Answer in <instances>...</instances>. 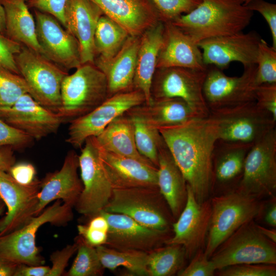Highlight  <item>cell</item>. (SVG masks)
Here are the masks:
<instances>
[{
	"label": "cell",
	"mask_w": 276,
	"mask_h": 276,
	"mask_svg": "<svg viewBox=\"0 0 276 276\" xmlns=\"http://www.w3.org/2000/svg\"><path fill=\"white\" fill-rule=\"evenodd\" d=\"M158 129L197 201L209 199L213 187V153L218 140L214 121L209 116Z\"/></svg>",
	"instance_id": "1"
},
{
	"label": "cell",
	"mask_w": 276,
	"mask_h": 276,
	"mask_svg": "<svg viewBox=\"0 0 276 276\" xmlns=\"http://www.w3.org/2000/svg\"><path fill=\"white\" fill-rule=\"evenodd\" d=\"M253 14L243 0H201L196 8L172 22L198 44L206 39L242 32Z\"/></svg>",
	"instance_id": "2"
},
{
	"label": "cell",
	"mask_w": 276,
	"mask_h": 276,
	"mask_svg": "<svg viewBox=\"0 0 276 276\" xmlns=\"http://www.w3.org/2000/svg\"><path fill=\"white\" fill-rule=\"evenodd\" d=\"M73 206L56 200L21 228L0 236V258L16 264L38 266L44 260L36 246V234L45 223L63 226L73 219Z\"/></svg>",
	"instance_id": "3"
},
{
	"label": "cell",
	"mask_w": 276,
	"mask_h": 276,
	"mask_svg": "<svg viewBox=\"0 0 276 276\" xmlns=\"http://www.w3.org/2000/svg\"><path fill=\"white\" fill-rule=\"evenodd\" d=\"M61 107L57 113L62 122H69L90 112L107 98L104 74L92 63L82 64L63 79Z\"/></svg>",
	"instance_id": "4"
},
{
	"label": "cell",
	"mask_w": 276,
	"mask_h": 276,
	"mask_svg": "<svg viewBox=\"0 0 276 276\" xmlns=\"http://www.w3.org/2000/svg\"><path fill=\"white\" fill-rule=\"evenodd\" d=\"M211 202V218L204 249L209 258L238 228L257 217L262 207L258 197L238 188L214 197Z\"/></svg>",
	"instance_id": "5"
},
{
	"label": "cell",
	"mask_w": 276,
	"mask_h": 276,
	"mask_svg": "<svg viewBox=\"0 0 276 276\" xmlns=\"http://www.w3.org/2000/svg\"><path fill=\"white\" fill-rule=\"evenodd\" d=\"M104 211L127 215L145 226L171 229L175 221L158 187L113 189Z\"/></svg>",
	"instance_id": "6"
},
{
	"label": "cell",
	"mask_w": 276,
	"mask_h": 276,
	"mask_svg": "<svg viewBox=\"0 0 276 276\" xmlns=\"http://www.w3.org/2000/svg\"><path fill=\"white\" fill-rule=\"evenodd\" d=\"M15 61L28 86V94L41 105L57 113L61 105L62 82L68 73L42 55L22 45L15 56Z\"/></svg>",
	"instance_id": "7"
},
{
	"label": "cell",
	"mask_w": 276,
	"mask_h": 276,
	"mask_svg": "<svg viewBox=\"0 0 276 276\" xmlns=\"http://www.w3.org/2000/svg\"><path fill=\"white\" fill-rule=\"evenodd\" d=\"M210 259L218 270L241 264L275 265V243L263 236L252 220L234 232Z\"/></svg>",
	"instance_id": "8"
},
{
	"label": "cell",
	"mask_w": 276,
	"mask_h": 276,
	"mask_svg": "<svg viewBox=\"0 0 276 276\" xmlns=\"http://www.w3.org/2000/svg\"><path fill=\"white\" fill-rule=\"evenodd\" d=\"M215 123L218 140L253 144L275 128L272 116L255 101L234 107L210 111Z\"/></svg>",
	"instance_id": "9"
},
{
	"label": "cell",
	"mask_w": 276,
	"mask_h": 276,
	"mask_svg": "<svg viewBox=\"0 0 276 276\" xmlns=\"http://www.w3.org/2000/svg\"><path fill=\"white\" fill-rule=\"evenodd\" d=\"M78 159L83 189L74 207L79 214L91 218L107 205L113 188L101 161L94 137L85 140Z\"/></svg>",
	"instance_id": "10"
},
{
	"label": "cell",
	"mask_w": 276,
	"mask_h": 276,
	"mask_svg": "<svg viewBox=\"0 0 276 276\" xmlns=\"http://www.w3.org/2000/svg\"><path fill=\"white\" fill-rule=\"evenodd\" d=\"M206 71L181 67L156 68L150 89L152 100L179 98L201 117H209L203 95Z\"/></svg>",
	"instance_id": "11"
},
{
	"label": "cell",
	"mask_w": 276,
	"mask_h": 276,
	"mask_svg": "<svg viewBox=\"0 0 276 276\" xmlns=\"http://www.w3.org/2000/svg\"><path fill=\"white\" fill-rule=\"evenodd\" d=\"M237 188L257 197L274 195L276 190L275 128L252 145L246 155Z\"/></svg>",
	"instance_id": "12"
},
{
	"label": "cell",
	"mask_w": 276,
	"mask_h": 276,
	"mask_svg": "<svg viewBox=\"0 0 276 276\" xmlns=\"http://www.w3.org/2000/svg\"><path fill=\"white\" fill-rule=\"evenodd\" d=\"M257 65L244 67L239 77H230L222 70L209 65L203 85V95L210 111L255 101Z\"/></svg>",
	"instance_id": "13"
},
{
	"label": "cell",
	"mask_w": 276,
	"mask_h": 276,
	"mask_svg": "<svg viewBox=\"0 0 276 276\" xmlns=\"http://www.w3.org/2000/svg\"><path fill=\"white\" fill-rule=\"evenodd\" d=\"M145 101L143 93L137 89L107 98L90 112L70 122L66 142L75 148L82 147L87 139L98 136L116 118Z\"/></svg>",
	"instance_id": "14"
},
{
	"label": "cell",
	"mask_w": 276,
	"mask_h": 276,
	"mask_svg": "<svg viewBox=\"0 0 276 276\" xmlns=\"http://www.w3.org/2000/svg\"><path fill=\"white\" fill-rule=\"evenodd\" d=\"M106 219L109 228L104 245L121 251H139L150 252L165 245L172 237L171 229L161 231L151 228L138 223L130 217L118 213L101 211Z\"/></svg>",
	"instance_id": "15"
},
{
	"label": "cell",
	"mask_w": 276,
	"mask_h": 276,
	"mask_svg": "<svg viewBox=\"0 0 276 276\" xmlns=\"http://www.w3.org/2000/svg\"><path fill=\"white\" fill-rule=\"evenodd\" d=\"M212 214L211 199L198 202L187 185L186 205L172 224L173 235L165 244H178L185 249L186 258L191 259L204 247Z\"/></svg>",
	"instance_id": "16"
},
{
	"label": "cell",
	"mask_w": 276,
	"mask_h": 276,
	"mask_svg": "<svg viewBox=\"0 0 276 276\" xmlns=\"http://www.w3.org/2000/svg\"><path fill=\"white\" fill-rule=\"evenodd\" d=\"M40 183L36 178L30 185H21L0 170V197L7 209L0 219V236L21 228L36 216Z\"/></svg>",
	"instance_id": "17"
},
{
	"label": "cell",
	"mask_w": 276,
	"mask_h": 276,
	"mask_svg": "<svg viewBox=\"0 0 276 276\" xmlns=\"http://www.w3.org/2000/svg\"><path fill=\"white\" fill-rule=\"evenodd\" d=\"M261 39L259 34L252 30L206 39L198 45L204 64L223 70L235 61L241 63L243 67L256 64Z\"/></svg>",
	"instance_id": "18"
},
{
	"label": "cell",
	"mask_w": 276,
	"mask_h": 276,
	"mask_svg": "<svg viewBox=\"0 0 276 276\" xmlns=\"http://www.w3.org/2000/svg\"><path fill=\"white\" fill-rule=\"evenodd\" d=\"M38 41L47 59L69 70L81 65L76 38L53 16L34 9Z\"/></svg>",
	"instance_id": "19"
},
{
	"label": "cell",
	"mask_w": 276,
	"mask_h": 276,
	"mask_svg": "<svg viewBox=\"0 0 276 276\" xmlns=\"http://www.w3.org/2000/svg\"><path fill=\"white\" fill-rule=\"evenodd\" d=\"M0 118L37 140L56 133L63 123L57 113L41 105L28 93L12 105L0 107Z\"/></svg>",
	"instance_id": "20"
},
{
	"label": "cell",
	"mask_w": 276,
	"mask_h": 276,
	"mask_svg": "<svg viewBox=\"0 0 276 276\" xmlns=\"http://www.w3.org/2000/svg\"><path fill=\"white\" fill-rule=\"evenodd\" d=\"M78 168V155L74 151H70L60 169L48 173L41 180L36 216L56 200L74 207L83 189Z\"/></svg>",
	"instance_id": "21"
},
{
	"label": "cell",
	"mask_w": 276,
	"mask_h": 276,
	"mask_svg": "<svg viewBox=\"0 0 276 276\" xmlns=\"http://www.w3.org/2000/svg\"><path fill=\"white\" fill-rule=\"evenodd\" d=\"M98 148L101 161L113 189L158 187L157 168L153 164Z\"/></svg>",
	"instance_id": "22"
},
{
	"label": "cell",
	"mask_w": 276,
	"mask_h": 276,
	"mask_svg": "<svg viewBox=\"0 0 276 276\" xmlns=\"http://www.w3.org/2000/svg\"><path fill=\"white\" fill-rule=\"evenodd\" d=\"M103 14L100 8L91 0L66 1L65 29L78 41L81 64L94 63L95 33L98 20Z\"/></svg>",
	"instance_id": "23"
},
{
	"label": "cell",
	"mask_w": 276,
	"mask_h": 276,
	"mask_svg": "<svg viewBox=\"0 0 276 276\" xmlns=\"http://www.w3.org/2000/svg\"><path fill=\"white\" fill-rule=\"evenodd\" d=\"M164 25L163 40L156 68L181 67L206 70L208 66L203 62L198 44L172 22H165Z\"/></svg>",
	"instance_id": "24"
},
{
	"label": "cell",
	"mask_w": 276,
	"mask_h": 276,
	"mask_svg": "<svg viewBox=\"0 0 276 276\" xmlns=\"http://www.w3.org/2000/svg\"><path fill=\"white\" fill-rule=\"evenodd\" d=\"M130 36H141L160 20L149 0H91Z\"/></svg>",
	"instance_id": "25"
},
{
	"label": "cell",
	"mask_w": 276,
	"mask_h": 276,
	"mask_svg": "<svg viewBox=\"0 0 276 276\" xmlns=\"http://www.w3.org/2000/svg\"><path fill=\"white\" fill-rule=\"evenodd\" d=\"M140 36L129 35L120 51L107 59L96 57L95 65L105 75L107 84V98L131 90L135 74Z\"/></svg>",
	"instance_id": "26"
},
{
	"label": "cell",
	"mask_w": 276,
	"mask_h": 276,
	"mask_svg": "<svg viewBox=\"0 0 276 276\" xmlns=\"http://www.w3.org/2000/svg\"><path fill=\"white\" fill-rule=\"evenodd\" d=\"M157 186L175 221L187 199V184L165 142L158 151Z\"/></svg>",
	"instance_id": "27"
},
{
	"label": "cell",
	"mask_w": 276,
	"mask_h": 276,
	"mask_svg": "<svg viewBox=\"0 0 276 276\" xmlns=\"http://www.w3.org/2000/svg\"><path fill=\"white\" fill-rule=\"evenodd\" d=\"M164 29V23L159 21L147 29L140 36L133 89L139 90L143 93L146 104L152 101L150 89L156 69L159 52L163 43Z\"/></svg>",
	"instance_id": "28"
},
{
	"label": "cell",
	"mask_w": 276,
	"mask_h": 276,
	"mask_svg": "<svg viewBox=\"0 0 276 276\" xmlns=\"http://www.w3.org/2000/svg\"><path fill=\"white\" fill-rule=\"evenodd\" d=\"M126 113L139 118L157 129L181 124L200 116L183 100L179 98L152 100L129 109Z\"/></svg>",
	"instance_id": "29"
},
{
	"label": "cell",
	"mask_w": 276,
	"mask_h": 276,
	"mask_svg": "<svg viewBox=\"0 0 276 276\" xmlns=\"http://www.w3.org/2000/svg\"><path fill=\"white\" fill-rule=\"evenodd\" d=\"M26 1L1 0L5 12V35L43 55L37 39L35 21Z\"/></svg>",
	"instance_id": "30"
},
{
	"label": "cell",
	"mask_w": 276,
	"mask_h": 276,
	"mask_svg": "<svg viewBox=\"0 0 276 276\" xmlns=\"http://www.w3.org/2000/svg\"><path fill=\"white\" fill-rule=\"evenodd\" d=\"M252 144L217 140L213 153V186L240 179L246 155Z\"/></svg>",
	"instance_id": "31"
},
{
	"label": "cell",
	"mask_w": 276,
	"mask_h": 276,
	"mask_svg": "<svg viewBox=\"0 0 276 276\" xmlns=\"http://www.w3.org/2000/svg\"><path fill=\"white\" fill-rule=\"evenodd\" d=\"M94 137L98 146L103 150L152 164L137 150L134 123L126 112L113 120L100 134Z\"/></svg>",
	"instance_id": "32"
},
{
	"label": "cell",
	"mask_w": 276,
	"mask_h": 276,
	"mask_svg": "<svg viewBox=\"0 0 276 276\" xmlns=\"http://www.w3.org/2000/svg\"><path fill=\"white\" fill-rule=\"evenodd\" d=\"M129 36L119 24L102 15L98 20L94 36L96 57L107 59L113 57Z\"/></svg>",
	"instance_id": "33"
},
{
	"label": "cell",
	"mask_w": 276,
	"mask_h": 276,
	"mask_svg": "<svg viewBox=\"0 0 276 276\" xmlns=\"http://www.w3.org/2000/svg\"><path fill=\"white\" fill-rule=\"evenodd\" d=\"M101 263L105 269L114 270L123 267L133 275L149 276L147 268L148 252L121 251L105 245L96 247Z\"/></svg>",
	"instance_id": "34"
},
{
	"label": "cell",
	"mask_w": 276,
	"mask_h": 276,
	"mask_svg": "<svg viewBox=\"0 0 276 276\" xmlns=\"http://www.w3.org/2000/svg\"><path fill=\"white\" fill-rule=\"evenodd\" d=\"M186 252L178 244H165L148 252L149 276H171L183 268Z\"/></svg>",
	"instance_id": "35"
},
{
	"label": "cell",
	"mask_w": 276,
	"mask_h": 276,
	"mask_svg": "<svg viewBox=\"0 0 276 276\" xmlns=\"http://www.w3.org/2000/svg\"><path fill=\"white\" fill-rule=\"evenodd\" d=\"M130 117L134 123L135 141L137 150L157 168L159 149L165 142L163 137L157 128L139 118Z\"/></svg>",
	"instance_id": "36"
},
{
	"label": "cell",
	"mask_w": 276,
	"mask_h": 276,
	"mask_svg": "<svg viewBox=\"0 0 276 276\" xmlns=\"http://www.w3.org/2000/svg\"><path fill=\"white\" fill-rule=\"evenodd\" d=\"M76 239L79 243L77 255L65 275H102L105 268L101 263L96 247L87 244L79 236Z\"/></svg>",
	"instance_id": "37"
},
{
	"label": "cell",
	"mask_w": 276,
	"mask_h": 276,
	"mask_svg": "<svg viewBox=\"0 0 276 276\" xmlns=\"http://www.w3.org/2000/svg\"><path fill=\"white\" fill-rule=\"evenodd\" d=\"M28 92V86L20 75L0 66V107L12 105Z\"/></svg>",
	"instance_id": "38"
},
{
	"label": "cell",
	"mask_w": 276,
	"mask_h": 276,
	"mask_svg": "<svg viewBox=\"0 0 276 276\" xmlns=\"http://www.w3.org/2000/svg\"><path fill=\"white\" fill-rule=\"evenodd\" d=\"M256 65L257 85L276 83V49L262 38L259 44Z\"/></svg>",
	"instance_id": "39"
},
{
	"label": "cell",
	"mask_w": 276,
	"mask_h": 276,
	"mask_svg": "<svg viewBox=\"0 0 276 276\" xmlns=\"http://www.w3.org/2000/svg\"><path fill=\"white\" fill-rule=\"evenodd\" d=\"M155 8L160 20L173 22L182 15L196 8L201 0H149Z\"/></svg>",
	"instance_id": "40"
},
{
	"label": "cell",
	"mask_w": 276,
	"mask_h": 276,
	"mask_svg": "<svg viewBox=\"0 0 276 276\" xmlns=\"http://www.w3.org/2000/svg\"><path fill=\"white\" fill-rule=\"evenodd\" d=\"M220 276H275L274 264H241L219 270Z\"/></svg>",
	"instance_id": "41"
},
{
	"label": "cell",
	"mask_w": 276,
	"mask_h": 276,
	"mask_svg": "<svg viewBox=\"0 0 276 276\" xmlns=\"http://www.w3.org/2000/svg\"><path fill=\"white\" fill-rule=\"evenodd\" d=\"M34 139L24 132L12 127L0 118V148L10 146L24 149L30 146Z\"/></svg>",
	"instance_id": "42"
},
{
	"label": "cell",
	"mask_w": 276,
	"mask_h": 276,
	"mask_svg": "<svg viewBox=\"0 0 276 276\" xmlns=\"http://www.w3.org/2000/svg\"><path fill=\"white\" fill-rule=\"evenodd\" d=\"M191 261L185 268L177 274L178 276H212L216 269L213 262L208 257L203 249L199 250L191 259Z\"/></svg>",
	"instance_id": "43"
},
{
	"label": "cell",
	"mask_w": 276,
	"mask_h": 276,
	"mask_svg": "<svg viewBox=\"0 0 276 276\" xmlns=\"http://www.w3.org/2000/svg\"><path fill=\"white\" fill-rule=\"evenodd\" d=\"M21 45L0 32V66L19 74L15 56L20 51Z\"/></svg>",
	"instance_id": "44"
},
{
	"label": "cell",
	"mask_w": 276,
	"mask_h": 276,
	"mask_svg": "<svg viewBox=\"0 0 276 276\" xmlns=\"http://www.w3.org/2000/svg\"><path fill=\"white\" fill-rule=\"evenodd\" d=\"M255 101L276 121V83L257 85L255 90Z\"/></svg>",
	"instance_id": "45"
},
{
	"label": "cell",
	"mask_w": 276,
	"mask_h": 276,
	"mask_svg": "<svg viewBox=\"0 0 276 276\" xmlns=\"http://www.w3.org/2000/svg\"><path fill=\"white\" fill-rule=\"evenodd\" d=\"M245 6L253 12H258L267 21L272 36V47L276 49V5L264 0H251Z\"/></svg>",
	"instance_id": "46"
},
{
	"label": "cell",
	"mask_w": 276,
	"mask_h": 276,
	"mask_svg": "<svg viewBox=\"0 0 276 276\" xmlns=\"http://www.w3.org/2000/svg\"><path fill=\"white\" fill-rule=\"evenodd\" d=\"M78 245V241L76 238L73 244L67 245L62 249L53 252L50 256L52 266L48 276L62 275L71 258L77 252Z\"/></svg>",
	"instance_id": "47"
},
{
	"label": "cell",
	"mask_w": 276,
	"mask_h": 276,
	"mask_svg": "<svg viewBox=\"0 0 276 276\" xmlns=\"http://www.w3.org/2000/svg\"><path fill=\"white\" fill-rule=\"evenodd\" d=\"M66 0H27L29 7L48 13L57 19L65 28Z\"/></svg>",
	"instance_id": "48"
},
{
	"label": "cell",
	"mask_w": 276,
	"mask_h": 276,
	"mask_svg": "<svg viewBox=\"0 0 276 276\" xmlns=\"http://www.w3.org/2000/svg\"><path fill=\"white\" fill-rule=\"evenodd\" d=\"M8 172L15 181L23 185H30L36 179L35 168L29 163L14 164Z\"/></svg>",
	"instance_id": "49"
},
{
	"label": "cell",
	"mask_w": 276,
	"mask_h": 276,
	"mask_svg": "<svg viewBox=\"0 0 276 276\" xmlns=\"http://www.w3.org/2000/svg\"><path fill=\"white\" fill-rule=\"evenodd\" d=\"M79 236L88 245L96 247L104 245L107 239L108 232L86 225H78Z\"/></svg>",
	"instance_id": "50"
},
{
	"label": "cell",
	"mask_w": 276,
	"mask_h": 276,
	"mask_svg": "<svg viewBox=\"0 0 276 276\" xmlns=\"http://www.w3.org/2000/svg\"><path fill=\"white\" fill-rule=\"evenodd\" d=\"M51 267L49 266L18 264L13 276H48Z\"/></svg>",
	"instance_id": "51"
},
{
	"label": "cell",
	"mask_w": 276,
	"mask_h": 276,
	"mask_svg": "<svg viewBox=\"0 0 276 276\" xmlns=\"http://www.w3.org/2000/svg\"><path fill=\"white\" fill-rule=\"evenodd\" d=\"M13 149L10 146L0 148V170L8 172L15 164V158Z\"/></svg>",
	"instance_id": "52"
},
{
	"label": "cell",
	"mask_w": 276,
	"mask_h": 276,
	"mask_svg": "<svg viewBox=\"0 0 276 276\" xmlns=\"http://www.w3.org/2000/svg\"><path fill=\"white\" fill-rule=\"evenodd\" d=\"M17 265L0 258V276H13Z\"/></svg>",
	"instance_id": "53"
},
{
	"label": "cell",
	"mask_w": 276,
	"mask_h": 276,
	"mask_svg": "<svg viewBox=\"0 0 276 276\" xmlns=\"http://www.w3.org/2000/svg\"><path fill=\"white\" fill-rule=\"evenodd\" d=\"M265 221L270 226H276V204L273 202L268 208L265 215Z\"/></svg>",
	"instance_id": "54"
},
{
	"label": "cell",
	"mask_w": 276,
	"mask_h": 276,
	"mask_svg": "<svg viewBox=\"0 0 276 276\" xmlns=\"http://www.w3.org/2000/svg\"><path fill=\"white\" fill-rule=\"evenodd\" d=\"M260 232L267 239L276 243V230L275 228L268 229L262 226L256 224Z\"/></svg>",
	"instance_id": "55"
},
{
	"label": "cell",
	"mask_w": 276,
	"mask_h": 276,
	"mask_svg": "<svg viewBox=\"0 0 276 276\" xmlns=\"http://www.w3.org/2000/svg\"><path fill=\"white\" fill-rule=\"evenodd\" d=\"M0 32L5 35V16L3 6L0 0Z\"/></svg>",
	"instance_id": "56"
},
{
	"label": "cell",
	"mask_w": 276,
	"mask_h": 276,
	"mask_svg": "<svg viewBox=\"0 0 276 276\" xmlns=\"http://www.w3.org/2000/svg\"><path fill=\"white\" fill-rule=\"evenodd\" d=\"M5 208V204L3 200L0 197V215L3 213Z\"/></svg>",
	"instance_id": "57"
},
{
	"label": "cell",
	"mask_w": 276,
	"mask_h": 276,
	"mask_svg": "<svg viewBox=\"0 0 276 276\" xmlns=\"http://www.w3.org/2000/svg\"><path fill=\"white\" fill-rule=\"evenodd\" d=\"M251 0H243V4L244 5H246Z\"/></svg>",
	"instance_id": "58"
}]
</instances>
